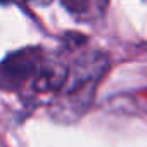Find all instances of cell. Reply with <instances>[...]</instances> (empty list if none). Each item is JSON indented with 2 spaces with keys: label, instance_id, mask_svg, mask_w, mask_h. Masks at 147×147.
I'll return each instance as SVG.
<instances>
[{
  "label": "cell",
  "instance_id": "obj_1",
  "mask_svg": "<svg viewBox=\"0 0 147 147\" xmlns=\"http://www.w3.org/2000/svg\"><path fill=\"white\" fill-rule=\"evenodd\" d=\"M109 61L104 54H88L78 59L67 73L66 83L52 104V116L59 121H75L94 100L99 82L106 75Z\"/></svg>",
  "mask_w": 147,
  "mask_h": 147
},
{
  "label": "cell",
  "instance_id": "obj_2",
  "mask_svg": "<svg viewBox=\"0 0 147 147\" xmlns=\"http://www.w3.org/2000/svg\"><path fill=\"white\" fill-rule=\"evenodd\" d=\"M42 61V50L36 47H26L7 55L0 62V90L12 92L24 87L35 78Z\"/></svg>",
  "mask_w": 147,
  "mask_h": 147
},
{
  "label": "cell",
  "instance_id": "obj_3",
  "mask_svg": "<svg viewBox=\"0 0 147 147\" xmlns=\"http://www.w3.org/2000/svg\"><path fill=\"white\" fill-rule=\"evenodd\" d=\"M69 69L57 62V61H50L45 64H40L36 75L33 78V88L38 94H49V92H59L62 88V85L66 83Z\"/></svg>",
  "mask_w": 147,
  "mask_h": 147
},
{
  "label": "cell",
  "instance_id": "obj_4",
  "mask_svg": "<svg viewBox=\"0 0 147 147\" xmlns=\"http://www.w3.org/2000/svg\"><path fill=\"white\" fill-rule=\"evenodd\" d=\"M61 4L82 21H94L100 18L107 7V0H61Z\"/></svg>",
  "mask_w": 147,
  "mask_h": 147
},
{
  "label": "cell",
  "instance_id": "obj_5",
  "mask_svg": "<svg viewBox=\"0 0 147 147\" xmlns=\"http://www.w3.org/2000/svg\"><path fill=\"white\" fill-rule=\"evenodd\" d=\"M26 4H31V5H49L52 4V0H23Z\"/></svg>",
  "mask_w": 147,
  "mask_h": 147
},
{
  "label": "cell",
  "instance_id": "obj_6",
  "mask_svg": "<svg viewBox=\"0 0 147 147\" xmlns=\"http://www.w3.org/2000/svg\"><path fill=\"white\" fill-rule=\"evenodd\" d=\"M0 4H11V0H0Z\"/></svg>",
  "mask_w": 147,
  "mask_h": 147
}]
</instances>
